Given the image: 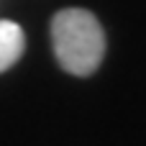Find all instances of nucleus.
I'll use <instances>...</instances> for the list:
<instances>
[{
	"instance_id": "2",
	"label": "nucleus",
	"mask_w": 146,
	"mask_h": 146,
	"mask_svg": "<svg viewBox=\"0 0 146 146\" xmlns=\"http://www.w3.org/2000/svg\"><path fill=\"white\" fill-rule=\"evenodd\" d=\"M26 49V36L23 28L13 21H0V74L8 72Z\"/></svg>"
},
{
	"instance_id": "1",
	"label": "nucleus",
	"mask_w": 146,
	"mask_h": 146,
	"mask_svg": "<svg viewBox=\"0 0 146 146\" xmlns=\"http://www.w3.org/2000/svg\"><path fill=\"white\" fill-rule=\"evenodd\" d=\"M51 46L64 72L90 77L105 56V33L90 10L67 8L51 18Z\"/></svg>"
}]
</instances>
